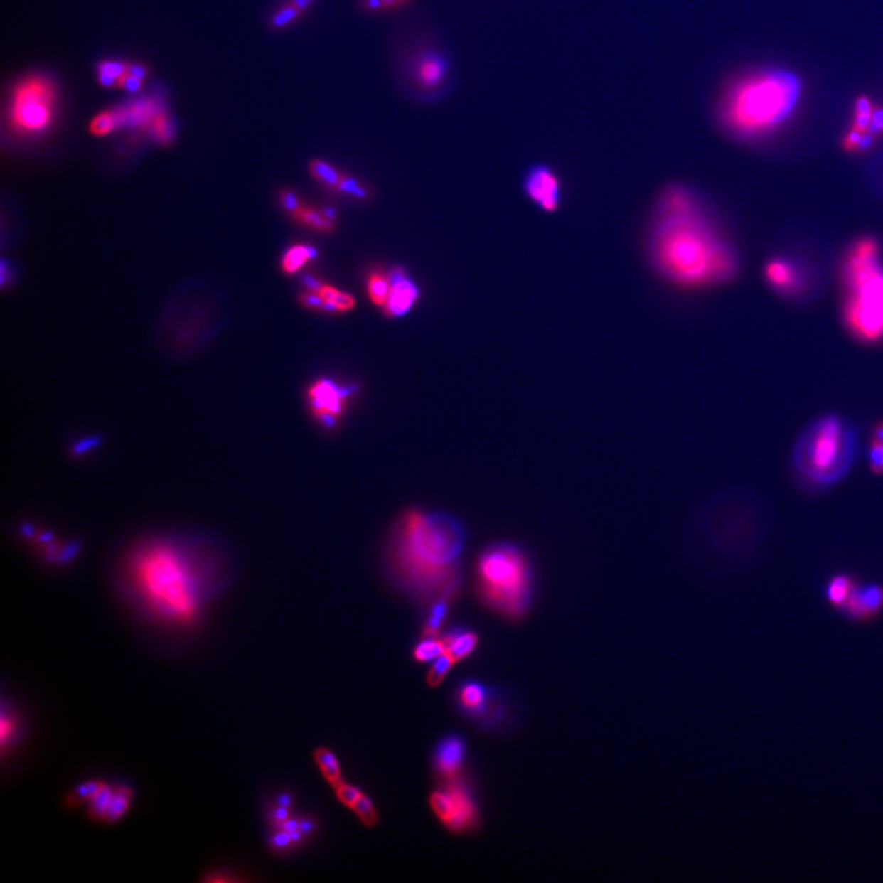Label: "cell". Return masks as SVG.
<instances>
[{"instance_id": "cell-42", "label": "cell", "mask_w": 883, "mask_h": 883, "mask_svg": "<svg viewBox=\"0 0 883 883\" xmlns=\"http://www.w3.org/2000/svg\"><path fill=\"white\" fill-rule=\"evenodd\" d=\"M14 730H15V724L13 719L8 718L6 715H3L1 718V742L3 745L6 744V740L13 736Z\"/></svg>"}, {"instance_id": "cell-44", "label": "cell", "mask_w": 883, "mask_h": 883, "mask_svg": "<svg viewBox=\"0 0 883 883\" xmlns=\"http://www.w3.org/2000/svg\"><path fill=\"white\" fill-rule=\"evenodd\" d=\"M272 818H274L275 823L280 825L282 822L286 821L289 818V811L286 810L285 806L280 805V808H277V810H274V812H272Z\"/></svg>"}, {"instance_id": "cell-8", "label": "cell", "mask_w": 883, "mask_h": 883, "mask_svg": "<svg viewBox=\"0 0 883 883\" xmlns=\"http://www.w3.org/2000/svg\"><path fill=\"white\" fill-rule=\"evenodd\" d=\"M55 90L48 79L32 75L18 82L10 103V125L21 135L41 134L54 114Z\"/></svg>"}, {"instance_id": "cell-5", "label": "cell", "mask_w": 883, "mask_h": 883, "mask_svg": "<svg viewBox=\"0 0 883 883\" xmlns=\"http://www.w3.org/2000/svg\"><path fill=\"white\" fill-rule=\"evenodd\" d=\"M859 438L854 424L835 414L812 421L798 436L791 453V468L808 491L837 486L852 471Z\"/></svg>"}, {"instance_id": "cell-46", "label": "cell", "mask_w": 883, "mask_h": 883, "mask_svg": "<svg viewBox=\"0 0 883 883\" xmlns=\"http://www.w3.org/2000/svg\"><path fill=\"white\" fill-rule=\"evenodd\" d=\"M127 74L137 76V77H139V79H141V80H143L144 77L146 76V69H145V68L140 67V65H128Z\"/></svg>"}, {"instance_id": "cell-47", "label": "cell", "mask_w": 883, "mask_h": 883, "mask_svg": "<svg viewBox=\"0 0 883 883\" xmlns=\"http://www.w3.org/2000/svg\"><path fill=\"white\" fill-rule=\"evenodd\" d=\"M280 830H286V832H289V833H292L294 830H299V822L296 821V820H290V818H287L286 821L282 822V825H280Z\"/></svg>"}, {"instance_id": "cell-38", "label": "cell", "mask_w": 883, "mask_h": 883, "mask_svg": "<svg viewBox=\"0 0 883 883\" xmlns=\"http://www.w3.org/2000/svg\"><path fill=\"white\" fill-rule=\"evenodd\" d=\"M412 0H380V13H392L402 9Z\"/></svg>"}, {"instance_id": "cell-30", "label": "cell", "mask_w": 883, "mask_h": 883, "mask_svg": "<svg viewBox=\"0 0 883 883\" xmlns=\"http://www.w3.org/2000/svg\"><path fill=\"white\" fill-rule=\"evenodd\" d=\"M116 128H118V119L114 112H103L91 123V132L98 137L109 134Z\"/></svg>"}, {"instance_id": "cell-32", "label": "cell", "mask_w": 883, "mask_h": 883, "mask_svg": "<svg viewBox=\"0 0 883 883\" xmlns=\"http://www.w3.org/2000/svg\"><path fill=\"white\" fill-rule=\"evenodd\" d=\"M353 810L356 812L357 816L360 817V820L365 825H368V827L375 825L377 821H378V816H377L375 806H373V803H372L370 798H367L366 795H362L361 798L357 800V803L353 806Z\"/></svg>"}, {"instance_id": "cell-18", "label": "cell", "mask_w": 883, "mask_h": 883, "mask_svg": "<svg viewBox=\"0 0 883 883\" xmlns=\"http://www.w3.org/2000/svg\"><path fill=\"white\" fill-rule=\"evenodd\" d=\"M316 257H317V250L311 245H292L282 255V263H280L282 272H285L286 275H294Z\"/></svg>"}, {"instance_id": "cell-3", "label": "cell", "mask_w": 883, "mask_h": 883, "mask_svg": "<svg viewBox=\"0 0 883 883\" xmlns=\"http://www.w3.org/2000/svg\"><path fill=\"white\" fill-rule=\"evenodd\" d=\"M464 530L446 514L410 510L402 517L392 545V569L404 587L417 594H454Z\"/></svg>"}, {"instance_id": "cell-12", "label": "cell", "mask_w": 883, "mask_h": 883, "mask_svg": "<svg viewBox=\"0 0 883 883\" xmlns=\"http://www.w3.org/2000/svg\"><path fill=\"white\" fill-rule=\"evenodd\" d=\"M449 64L446 57L436 49H424L414 55L411 62V76L417 87L424 91L441 89L446 80Z\"/></svg>"}, {"instance_id": "cell-14", "label": "cell", "mask_w": 883, "mask_h": 883, "mask_svg": "<svg viewBox=\"0 0 883 883\" xmlns=\"http://www.w3.org/2000/svg\"><path fill=\"white\" fill-rule=\"evenodd\" d=\"M451 796V811L444 825L453 832H464L478 821V811L464 786L453 783L446 788Z\"/></svg>"}, {"instance_id": "cell-40", "label": "cell", "mask_w": 883, "mask_h": 883, "mask_svg": "<svg viewBox=\"0 0 883 883\" xmlns=\"http://www.w3.org/2000/svg\"><path fill=\"white\" fill-rule=\"evenodd\" d=\"M869 132L872 135L883 133V109L881 108H876L872 112V121L869 127Z\"/></svg>"}, {"instance_id": "cell-37", "label": "cell", "mask_w": 883, "mask_h": 883, "mask_svg": "<svg viewBox=\"0 0 883 883\" xmlns=\"http://www.w3.org/2000/svg\"><path fill=\"white\" fill-rule=\"evenodd\" d=\"M127 70H128V65L117 62H103L98 67V73L111 76L112 79H114L118 82V85H119L122 77L127 74Z\"/></svg>"}, {"instance_id": "cell-25", "label": "cell", "mask_w": 883, "mask_h": 883, "mask_svg": "<svg viewBox=\"0 0 883 883\" xmlns=\"http://www.w3.org/2000/svg\"><path fill=\"white\" fill-rule=\"evenodd\" d=\"M446 653V643L437 638H426L415 648L414 656L419 661L436 660L438 656Z\"/></svg>"}, {"instance_id": "cell-29", "label": "cell", "mask_w": 883, "mask_h": 883, "mask_svg": "<svg viewBox=\"0 0 883 883\" xmlns=\"http://www.w3.org/2000/svg\"><path fill=\"white\" fill-rule=\"evenodd\" d=\"M449 654L443 653L441 656H438L437 659L433 663L432 668L429 670V676H427V683L431 687H437L441 685L442 681L446 678V675L449 673L451 666L454 664Z\"/></svg>"}, {"instance_id": "cell-26", "label": "cell", "mask_w": 883, "mask_h": 883, "mask_svg": "<svg viewBox=\"0 0 883 883\" xmlns=\"http://www.w3.org/2000/svg\"><path fill=\"white\" fill-rule=\"evenodd\" d=\"M304 13L292 3V0H289L285 4H282L277 13L272 15V25L277 30H282L285 27L290 26L292 23H296L299 18L304 16Z\"/></svg>"}, {"instance_id": "cell-9", "label": "cell", "mask_w": 883, "mask_h": 883, "mask_svg": "<svg viewBox=\"0 0 883 883\" xmlns=\"http://www.w3.org/2000/svg\"><path fill=\"white\" fill-rule=\"evenodd\" d=\"M355 392L353 387H345L328 378L314 380L307 389L308 406L313 417L324 429H335Z\"/></svg>"}, {"instance_id": "cell-17", "label": "cell", "mask_w": 883, "mask_h": 883, "mask_svg": "<svg viewBox=\"0 0 883 883\" xmlns=\"http://www.w3.org/2000/svg\"><path fill=\"white\" fill-rule=\"evenodd\" d=\"M464 757V744L458 737H449L442 742L437 751V767L442 774L454 776L459 771Z\"/></svg>"}, {"instance_id": "cell-19", "label": "cell", "mask_w": 883, "mask_h": 883, "mask_svg": "<svg viewBox=\"0 0 883 883\" xmlns=\"http://www.w3.org/2000/svg\"><path fill=\"white\" fill-rule=\"evenodd\" d=\"M291 214L299 223H304V226L313 228L319 232L329 233L334 230V223H333L334 215L333 214H326L324 211L321 213V211L301 205V204Z\"/></svg>"}, {"instance_id": "cell-43", "label": "cell", "mask_w": 883, "mask_h": 883, "mask_svg": "<svg viewBox=\"0 0 883 883\" xmlns=\"http://www.w3.org/2000/svg\"><path fill=\"white\" fill-rule=\"evenodd\" d=\"M862 135H864V132H860V130H857L854 128V129H852V132L847 134V140H845V146H847V149H855V147H859V144H860Z\"/></svg>"}, {"instance_id": "cell-16", "label": "cell", "mask_w": 883, "mask_h": 883, "mask_svg": "<svg viewBox=\"0 0 883 883\" xmlns=\"http://www.w3.org/2000/svg\"><path fill=\"white\" fill-rule=\"evenodd\" d=\"M857 580L847 573H835L825 582L823 598L832 609L840 611L857 587Z\"/></svg>"}, {"instance_id": "cell-4", "label": "cell", "mask_w": 883, "mask_h": 883, "mask_svg": "<svg viewBox=\"0 0 883 883\" xmlns=\"http://www.w3.org/2000/svg\"><path fill=\"white\" fill-rule=\"evenodd\" d=\"M800 96L801 82L793 73H756L729 87L719 106V118L732 134L751 138L783 124L794 113Z\"/></svg>"}, {"instance_id": "cell-27", "label": "cell", "mask_w": 883, "mask_h": 883, "mask_svg": "<svg viewBox=\"0 0 883 883\" xmlns=\"http://www.w3.org/2000/svg\"><path fill=\"white\" fill-rule=\"evenodd\" d=\"M113 795H114V791L103 784L97 793L90 798V803H91L90 813L100 820H106Z\"/></svg>"}, {"instance_id": "cell-13", "label": "cell", "mask_w": 883, "mask_h": 883, "mask_svg": "<svg viewBox=\"0 0 883 883\" xmlns=\"http://www.w3.org/2000/svg\"><path fill=\"white\" fill-rule=\"evenodd\" d=\"M390 275V290L383 311L388 317L405 316L419 299V290L415 282L400 268L392 269Z\"/></svg>"}, {"instance_id": "cell-34", "label": "cell", "mask_w": 883, "mask_h": 883, "mask_svg": "<svg viewBox=\"0 0 883 883\" xmlns=\"http://www.w3.org/2000/svg\"><path fill=\"white\" fill-rule=\"evenodd\" d=\"M485 700V692L482 687L475 683L468 685L461 691V702L468 708H478Z\"/></svg>"}, {"instance_id": "cell-22", "label": "cell", "mask_w": 883, "mask_h": 883, "mask_svg": "<svg viewBox=\"0 0 883 883\" xmlns=\"http://www.w3.org/2000/svg\"><path fill=\"white\" fill-rule=\"evenodd\" d=\"M766 274H767L769 282L781 289H788L796 284V272L786 262L774 260L772 263L768 264Z\"/></svg>"}, {"instance_id": "cell-48", "label": "cell", "mask_w": 883, "mask_h": 883, "mask_svg": "<svg viewBox=\"0 0 883 883\" xmlns=\"http://www.w3.org/2000/svg\"><path fill=\"white\" fill-rule=\"evenodd\" d=\"M871 438H874L876 441L883 442V419L874 424L872 432H871Z\"/></svg>"}, {"instance_id": "cell-36", "label": "cell", "mask_w": 883, "mask_h": 883, "mask_svg": "<svg viewBox=\"0 0 883 883\" xmlns=\"http://www.w3.org/2000/svg\"><path fill=\"white\" fill-rule=\"evenodd\" d=\"M299 304L304 307L312 311H321V312H329V309L326 307V302L321 299V296L316 291H309L301 294L299 297Z\"/></svg>"}, {"instance_id": "cell-15", "label": "cell", "mask_w": 883, "mask_h": 883, "mask_svg": "<svg viewBox=\"0 0 883 883\" xmlns=\"http://www.w3.org/2000/svg\"><path fill=\"white\" fill-rule=\"evenodd\" d=\"M304 282L309 290L316 291L321 296L329 312H348L356 306V299L351 294L338 290L334 286L321 284L311 277H304Z\"/></svg>"}, {"instance_id": "cell-39", "label": "cell", "mask_w": 883, "mask_h": 883, "mask_svg": "<svg viewBox=\"0 0 883 883\" xmlns=\"http://www.w3.org/2000/svg\"><path fill=\"white\" fill-rule=\"evenodd\" d=\"M119 85H121L123 89L128 90L130 92H135V91H139V90L141 89V86H143V80H141V79H139L137 76L130 75V74H125V75L122 77L121 81H119Z\"/></svg>"}, {"instance_id": "cell-45", "label": "cell", "mask_w": 883, "mask_h": 883, "mask_svg": "<svg viewBox=\"0 0 883 883\" xmlns=\"http://www.w3.org/2000/svg\"><path fill=\"white\" fill-rule=\"evenodd\" d=\"M316 1L317 0H292V3L304 14L308 13L309 10L312 9L313 5H314Z\"/></svg>"}, {"instance_id": "cell-20", "label": "cell", "mask_w": 883, "mask_h": 883, "mask_svg": "<svg viewBox=\"0 0 883 883\" xmlns=\"http://www.w3.org/2000/svg\"><path fill=\"white\" fill-rule=\"evenodd\" d=\"M443 641L446 643V654H449L453 658V660L456 663L473 653V649L478 646V639L476 634L464 631V632L449 634Z\"/></svg>"}, {"instance_id": "cell-10", "label": "cell", "mask_w": 883, "mask_h": 883, "mask_svg": "<svg viewBox=\"0 0 883 883\" xmlns=\"http://www.w3.org/2000/svg\"><path fill=\"white\" fill-rule=\"evenodd\" d=\"M523 189L528 199L542 213L552 214L562 206V181L551 166H530L523 179Z\"/></svg>"}, {"instance_id": "cell-49", "label": "cell", "mask_w": 883, "mask_h": 883, "mask_svg": "<svg viewBox=\"0 0 883 883\" xmlns=\"http://www.w3.org/2000/svg\"><path fill=\"white\" fill-rule=\"evenodd\" d=\"M871 144H872V134H864L862 138H861L859 147L860 149H867V147L871 146Z\"/></svg>"}, {"instance_id": "cell-24", "label": "cell", "mask_w": 883, "mask_h": 883, "mask_svg": "<svg viewBox=\"0 0 883 883\" xmlns=\"http://www.w3.org/2000/svg\"><path fill=\"white\" fill-rule=\"evenodd\" d=\"M309 171H311V173H312L314 178L319 181L324 186H326V187L339 189L340 183H341V181L343 178V174L340 173L339 171L334 168L326 161L321 160V159H314L309 164Z\"/></svg>"}, {"instance_id": "cell-2", "label": "cell", "mask_w": 883, "mask_h": 883, "mask_svg": "<svg viewBox=\"0 0 883 883\" xmlns=\"http://www.w3.org/2000/svg\"><path fill=\"white\" fill-rule=\"evenodd\" d=\"M651 267L668 282L697 289L735 274V253L697 192L685 184L666 188L656 201L648 232Z\"/></svg>"}, {"instance_id": "cell-28", "label": "cell", "mask_w": 883, "mask_h": 883, "mask_svg": "<svg viewBox=\"0 0 883 883\" xmlns=\"http://www.w3.org/2000/svg\"><path fill=\"white\" fill-rule=\"evenodd\" d=\"M129 790L127 788H119L114 791L113 798H112L111 805L108 808L107 817L106 821L116 822L124 815L128 808H129Z\"/></svg>"}, {"instance_id": "cell-6", "label": "cell", "mask_w": 883, "mask_h": 883, "mask_svg": "<svg viewBox=\"0 0 883 883\" xmlns=\"http://www.w3.org/2000/svg\"><path fill=\"white\" fill-rule=\"evenodd\" d=\"M482 601L500 615L519 620L530 610L535 573L530 557L512 542H497L482 551L476 564Z\"/></svg>"}, {"instance_id": "cell-21", "label": "cell", "mask_w": 883, "mask_h": 883, "mask_svg": "<svg viewBox=\"0 0 883 883\" xmlns=\"http://www.w3.org/2000/svg\"><path fill=\"white\" fill-rule=\"evenodd\" d=\"M389 290H390L389 272H380V270L370 272L367 279V294L372 304L383 308L388 299Z\"/></svg>"}, {"instance_id": "cell-33", "label": "cell", "mask_w": 883, "mask_h": 883, "mask_svg": "<svg viewBox=\"0 0 883 883\" xmlns=\"http://www.w3.org/2000/svg\"><path fill=\"white\" fill-rule=\"evenodd\" d=\"M872 106L866 97H861L857 102V119L854 128L860 132L869 130L872 121Z\"/></svg>"}, {"instance_id": "cell-35", "label": "cell", "mask_w": 883, "mask_h": 883, "mask_svg": "<svg viewBox=\"0 0 883 883\" xmlns=\"http://www.w3.org/2000/svg\"><path fill=\"white\" fill-rule=\"evenodd\" d=\"M335 789H336V795H338V798H339L340 801H341L343 805L350 806V808H353V805L357 803V800L361 798L362 795H363L361 791L357 789V788H355V786H351V785L348 784H343V783H341L339 786H336Z\"/></svg>"}, {"instance_id": "cell-31", "label": "cell", "mask_w": 883, "mask_h": 883, "mask_svg": "<svg viewBox=\"0 0 883 883\" xmlns=\"http://www.w3.org/2000/svg\"><path fill=\"white\" fill-rule=\"evenodd\" d=\"M867 460L871 473L876 476L883 475V442L876 441L870 438L867 446Z\"/></svg>"}, {"instance_id": "cell-11", "label": "cell", "mask_w": 883, "mask_h": 883, "mask_svg": "<svg viewBox=\"0 0 883 883\" xmlns=\"http://www.w3.org/2000/svg\"><path fill=\"white\" fill-rule=\"evenodd\" d=\"M845 620L869 625L883 614V585L874 582L859 583L840 610Z\"/></svg>"}, {"instance_id": "cell-1", "label": "cell", "mask_w": 883, "mask_h": 883, "mask_svg": "<svg viewBox=\"0 0 883 883\" xmlns=\"http://www.w3.org/2000/svg\"><path fill=\"white\" fill-rule=\"evenodd\" d=\"M230 572L226 552L215 541L161 533L140 536L119 550L112 578L150 620L187 628L226 584Z\"/></svg>"}, {"instance_id": "cell-23", "label": "cell", "mask_w": 883, "mask_h": 883, "mask_svg": "<svg viewBox=\"0 0 883 883\" xmlns=\"http://www.w3.org/2000/svg\"><path fill=\"white\" fill-rule=\"evenodd\" d=\"M314 757H316L318 766L321 768V773L326 776V781H329L334 788L339 786L343 783L341 769H340L339 762L335 757V754L329 749H318Z\"/></svg>"}, {"instance_id": "cell-7", "label": "cell", "mask_w": 883, "mask_h": 883, "mask_svg": "<svg viewBox=\"0 0 883 883\" xmlns=\"http://www.w3.org/2000/svg\"><path fill=\"white\" fill-rule=\"evenodd\" d=\"M845 277L852 294L847 306V324L865 340L883 335V270L879 248L872 240L859 242L847 258Z\"/></svg>"}, {"instance_id": "cell-41", "label": "cell", "mask_w": 883, "mask_h": 883, "mask_svg": "<svg viewBox=\"0 0 883 883\" xmlns=\"http://www.w3.org/2000/svg\"><path fill=\"white\" fill-rule=\"evenodd\" d=\"M291 843H294V839H292L291 833L286 832V830H280V832H277L272 839V845L274 847H277V849H282V847H286Z\"/></svg>"}]
</instances>
